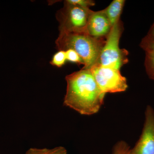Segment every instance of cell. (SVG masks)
Segmentation results:
<instances>
[{
  "label": "cell",
  "instance_id": "1",
  "mask_svg": "<svg viewBox=\"0 0 154 154\" xmlns=\"http://www.w3.org/2000/svg\"><path fill=\"white\" fill-rule=\"evenodd\" d=\"M66 94L64 104L82 115L98 112L105 93L99 88L90 69H82L66 77Z\"/></svg>",
  "mask_w": 154,
  "mask_h": 154
},
{
  "label": "cell",
  "instance_id": "2",
  "mask_svg": "<svg viewBox=\"0 0 154 154\" xmlns=\"http://www.w3.org/2000/svg\"><path fill=\"white\" fill-rule=\"evenodd\" d=\"M106 38H95L86 33L60 32L55 43L59 51H75L84 62L83 69H90L98 62Z\"/></svg>",
  "mask_w": 154,
  "mask_h": 154
},
{
  "label": "cell",
  "instance_id": "3",
  "mask_svg": "<svg viewBox=\"0 0 154 154\" xmlns=\"http://www.w3.org/2000/svg\"><path fill=\"white\" fill-rule=\"evenodd\" d=\"M123 31V24L120 19L112 27L107 36L97 64L119 70L128 62V51L126 49H121L119 46V40Z\"/></svg>",
  "mask_w": 154,
  "mask_h": 154
},
{
  "label": "cell",
  "instance_id": "4",
  "mask_svg": "<svg viewBox=\"0 0 154 154\" xmlns=\"http://www.w3.org/2000/svg\"><path fill=\"white\" fill-rule=\"evenodd\" d=\"M92 11L90 8L65 2L63 8L57 14L60 32L87 33L88 20Z\"/></svg>",
  "mask_w": 154,
  "mask_h": 154
},
{
  "label": "cell",
  "instance_id": "5",
  "mask_svg": "<svg viewBox=\"0 0 154 154\" xmlns=\"http://www.w3.org/2000/svg\"><path fill=\"white\" fill-rule=\"evenodd\" d=\"M90 70L97 85L105 94L123 92L128 88L126 79L119 70L97 63Z\"/></svg>",
  "mask_w": 154,
  "mask_h": 154
},
{
  "label": "cell",
  "instance_id": "6",
  "mask_svg": "<svg viewBox=\"0 0 154 154\" xmlns=\"http://www.w3.org/2000/svg\"><path fill=\"white\" fill-rule=\"evenodd\" d=\"M129 154H154V110L148 106L142 133Z\"/></svg>",
  "mask_w": 154,
  "mask_h": 154
},
{
  "label": "cell",
  "instance_id": "7",
  "mask_svg": "<svg viewBox=\"0 0 154 154\" xmlns=\"http://www.w3.org/2000/svg\"><path fill=\"white\" fill-rule=\"evenodd\" d=\"M112 26L104 10L92 11L87 25V33L96 38H106Z\"/></svg>",
  "mask_w": 154,
  "mask_h": 154
},
{
  "label": "cell",
  "instance_id": "8",
  "mask_svg": "<svg viewBox=\"0 0 154 154\" xmlns=\"http://www.w3.org/2000/svg\"><path fill=\"white\" fill-rule=\"evenodd\" d=\"M125 1L114 0L104 11L112 27L120 20Z\"/></svg>",
  "mask_w": 154,
  "mask_h": 154
},
{
  "label": "cell",
  "instance_id": "9",
  "mask_svg": "<svg viewBox=\"0 0 154 154\" xmlns=\"http://www.w3.org/2000/svg\"><path fill=\"white\" fill-rule=\"evenodd\" d=\"M67 153L65 148L60 146L51 149L32 148L29 149L25 154H67Z\"/></svg>",
  "mask_w": 154,
  "mask_h": 154
},
{
  "label": "cell",
  "instance_id": "10",
  "mask_svg": "<svg viewBox=\"0 0 154 154\" xmlns=\"http://www.w3.org/2000/svg\"><path fill=\"white\" fill-rule=\"evenodd\" d=\"M144 66L149 77L154 80V53L145 52Z\"/></svg>",
  "mask_w": 154,
  "mask_h": 154
},
{
  "label": "cell",
  "instance_id": "11",
  "mask_svg": "<svg viewBox=\"0 0 154 154\" xmlns=\"http://www.w3.org/2000/svg\"><path fill=\"white\" fill-rule=\"evenodd\" d=\"M66 60L65 51L60 50L53 56L50 63L54 66L61 67L65 64Z\"/></svg>",
  "mask_w": 154,
  "mask_h": 154
},
{
  "label": "cell",
  "instance_id": "12",
  "mask_svg": "<svg viewBox=\"0 0 154 154\" xmlns=\"http://www.w3.org/2000/svg\"><path fill=\"white\" fill-rule=\"evenodd\" d=\"M66 60L78 64H84L82 58L75 51L72 49H68L65 51Z\"/></svg>",
  "mask_w": 154,
  "mask_h": 154
},
{
  "label": "cell",
  "instance_id": "13",
  "mask_svg": "<svg viewBox=\"0 0 154 154\" xmlns=\"http://www.w3.org/2000/svg\"><path fill=\"white\" fill-rule=\"evenodd\" d=\"M140 46L145 52L154 53V39L146 36L142 39Z\"/></svg>",
  "mask_w": 154,
  "mask_h": 154
},
{
  "label": "cell",
  "instance_id": "14",
  "mask_svg": "<svg viewBox=\"0 0 154 154\" xmlns=\"http://www.w3.org/2000/svg\"><path fill=\"white\" fill-rule=\"evenodd\" d=\"M130 150L127 144L121 141L116 144L114 146L112 154H129Z\"/></svg>",
  "mask_w": 154,
  "mask_h": 154
},
{
  "label": "cell",
  "instance_id": "15",
  "mask_svg": "<svg viewBox=\"0 0 154 154\" xmlns=\"http://www.w3.org/2000/svg\"><path fill=\"white\" fill-rule=\"evenodd\" d=\"M65 2L71 5H76L84 8H89L90 7L95 5L94 1L90 0H67Z\"/></svg>",
  "mask_w": 154,
  "mask_h": 154
},
{
  "label": "cell",
  "instance_id": "16",
  "mask_svg": "<svg viewBox=\"0 0 154 154\" xmlns=\"http://www.w3.org/2000/svg\"><path fill=\"white\" fill-rule=\"evenodd\" d=\"M146 36L149 38L154 39V23L150 28Z\"/></svg>",
  "mask_w": 154,
  "mask_h": 154
}]
</instances>
